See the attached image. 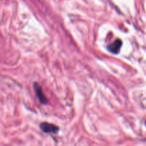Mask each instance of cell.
I'll list each match as a JSON object with an SVG mask.
<instances>
[{
  "label": "cell",
  "instance_id": "6da1fadb",
  "mask_svg": "<svg viewBox=\"0 0 146 146\" xmlns=\"http://www.w3.org/2000/svg\"><path fill=\"white\" fill-rule=\"evenodd\" d=\"M40 128H41V131L46 133H56L59 130L57 125L47 122L42 123L40 125Z\"/></svg>",
  "mask_w": 146,
  "mask_h": 146
},
{
  "label": "cell",
  "instance_id": "7a4b0ae2",
  "mask_svg": "<svg viewBox=\"0 0 146 146\" xmlns=\"http://www.w3.org/2000/svg\"><path fill=\"white\" fill-rule=\"evenodd\" d=\"M34 91H35L36 94L37 96V98H38V100H39L40 103L42 104H47V103H48V99H47L45 94H44V92H43L41 87L37 83H34Z\"/></svg>",
  "mask_w": 146,
  "mask_h": 146
},
{
  "label": "cell",
  "instance_id": "3957f363",
  "mask_svg": "<svg viewBox=\"0 0 146 146\" xmlns=\"http://www.w3.org/2000/svg\"><path fill=\"white\" fill-rule=\"evenodd\" d=\"M123 42L121 39L118 38V39L115 40V41L112 43V44H110L108 46V51L111 53H113L114 54H117L119 53L120 49H121V46H122Z\"/></svg>",
  "mask_w": 146,
  "mask_h": 146
},
{
  "label": "cell",
  "instance_id": "277c9868",
  "mask_svg": "<svg viewBox=\"0 0 146 146\" xmlns=\"http://www.w3.org/2000/svg\"><path fill=\"white\" fill-rule=\"evenodd\" d=\"M145 125H146V123H145Z\"/></svg>",
  "mask_w": 146,
  "mask_h": 146
}]
</instances>
